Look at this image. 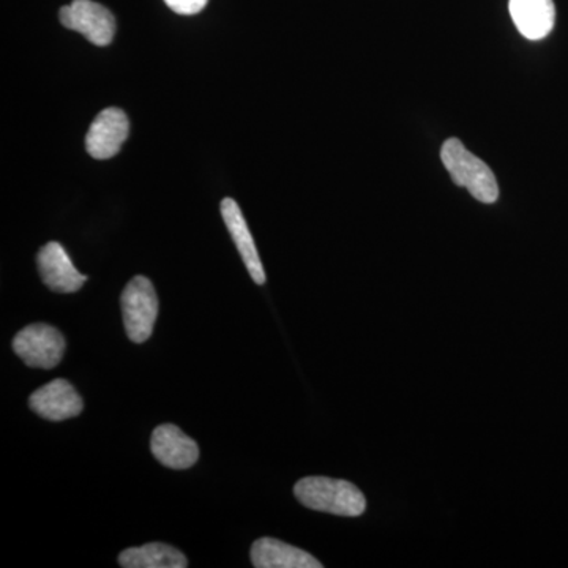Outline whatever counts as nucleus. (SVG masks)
I'll return each instance as SVG.
<instances>
[{"mask_svg": "<svg viewBox=\"0 0 568 568\" xmlns=\"http://www.w3.org/2000/svg\"><path fill=\"white\" fill-rule=\"evenodd\" d=\"M294 495L302 506L338 517H361L366 508L364 493L338 478H302L295 484Z\"/></svg>", "mask_w": 568, "mask_h": 568, "instance_id": "nucleus-1", "label": "nucleus"}, {"mask_svg": "<svg viewBox=\"0 0 568 568\" xmlns=\"http://www.w3.org/2000/svg\"><path fill=\"white\" fill-rule=\"evenodd\" d=\"M440 160L458 186H465L477 201L496 203L499 197L496 175L487 163L481 162L457 138H450L440 148Z\"/></svg>", "mask_w": 568, "mask_h": 568, "instance_id": "nucleus-2", "label": "nucleus"}, {"mask_svg": "<svg viewBox=\"0 0 568 568\" xmlns=\"http://www.w3.org/2000/svg\"><path fill=\"white\" fill-rule=\"evenodd\" d=\"M121 306L129 338L136 345L148 342L159 317V297L151 280L134 276L123 290Z\"/></svg>", "mask_w": 568, "mask_h": 568, "instance_id": "nucleus-3", "label": "nucleus"}, {"mask_svg": "<svg viewBox=\"0 0 568 568\" xmlns=\"http://www.w3.org/2000/svg\"><path fill=\"white\" fill-rule=\"evenodd\" d=\"M65 347L61 332L48 324L28 325L13 339L14 353L31 368H55L61 364Z\"/></svg>", "mask_w": 568, "mask_h": 568, "instance_id": "nucleus-4", "label": "nucleus"}, {"mask_svg": "<svg viewBox=\"0 0 568 568\" xmlns=\"http://www.w3.org/2000/svg\"><path fill=\"white\" fill-rule=\"evenodd\" d=\"M59 18L67 29L82 33L95 47H108L114 39V17L102 3L73 0L70 6L62 7Z\"/></svg>", "mask_w": 568, "mask_h": 568, "instance_id": "nucleus-5", "label": "nucleus"}, {"mask_svg": "<svg viewBox=\"0 0 568 568\" xmlns=\"http://www.w3.org/2000/svg\"><path fill=\"white\" fill-rule=\"evenodd\" d=\"M129 133L130 122L125 112L119 108H106L93 119L85 136V149L92 159H112L121 151Z\"/></svg>", "mask_w": 568, "mask_h": 568, "instance_id": "nucleus-6", "label": "nucleus"}, {"mask_svg": "<svg viewBox=\"0 0 568 568\" xmlns=\"http://www.w3.org/2000/svg\"><path fill=\"white\" fill-rule=\"evenodd\" d=\"M29 406L37 416L51 422H62L80 416L84 409V402L69 381L54 379L33 392L29 398Z\"/></svg>", "mask_w": 568, "mask_h": 568, "instance_id": "nucleus-7", "label": "nucleus"}, {"mask_svg": "<svg viewBox=\"0 0 568 568\" xmlns=\"http://www.w3.org/2000/svg\"><path fill=\"white\" fill-rule=\"evenodd\" d=\"M37 264L41 280L54 293H77L88 282V276L74 267L69 253L58 242H50L40 250Z\"/></svg>", "mask_w": 568, "mask_h": 568, "instance_id": "nucleus-8", "label": "nucleus"}, {"mask_svg": "<svg viewBox=\"0 0 568 568\" xmlns=\"http://www.w3.org/2000/svg\"><path fill=\"white\" fill-rule=\"evenodd\" d=\"M153 457L170 469L183 470L196 465L200 447L179 426L166 424L156 426L152 433Z\"/></svg>", "mask_w": 568, "mask_h": 568, "instance_id": "nucleus-9", "label": "nucleus"}, {"mask_svg": "<svg viewBox=\"0 0 568 568\" xmlns=\"http://www.w3.org/2000/svg\"><path fill=\"white\" fill-rule=\"evenodd\" d=\"M220 211H222L224 224H226L227 231H230L231 237H233L234 244L241 253L246 271H248L253 282L261 286L265 283L264 265L261 263L260 253H257L244 213H242L233 197H224L222 204H220Z\"/></svg>", "mask_w": 568, "mask_h": 568, "instance_id": "nucleus-10", "label": "nucleus"}, {"mask_svg": "<svg viewBox=\"0 0 568 568\" xmlns=\"http://www.w3.org/2000/svg\"><path fill=\"white\" fill-rule=\"evenodd\" d=\"M250 558L256 568H323L310 552L272 537L254 541Z\"/></svg>", "mask_w": 568, "mask_h": 568, "instance_id": "nucleus-11", "label": "nucleus"}, {"mask_svg": "<svg viewBox=\"0 0 568 568\" xmlns=\"http://www.w3.org/2000/svg\"><path fill=\"white\" fill-rule=\"evenodd\" d=\"M511 20L523 37L537 41L551 33L556 22V7L552 0H510Z\"/></svg>", "mask_w": 568, "mask_h": 568, "instance_id": "nucleus-12", "label": "nucleus"}, {"mask_svg": "<svg viewBox=\"0 0 568 568\" xmlns=\"http://www.w3.org/2000/svg\"><path fill=\"white\" fill-rule=\"evenodd\" d=\"M123 568H186L183 552L164 544H148L142 547L129 548L119 556Z\"/></svg>", "mask_w": 568, "mask_h": 568, "instance_id": "nucleus-13", "label": "nucleus"}, {"mask_svg": "<svg viewBox=\"0 0 568 568\" xmlns=\"http://www.w3.org/2000/svg\"><path fill=\"white\" fill-rule=\"evenodd\" d=\"M209 0H164L168 7L178 14H190L200 13L207 6Z\"/></svg>", "mask_w": 568, "mask_h": 568, "instance_id": "nucleus-14", "label": "nucleus"}]
</instances>
